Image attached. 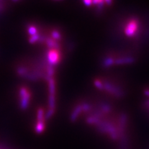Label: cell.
<instances>
[{
    "mask_svg": "<svg viewBox=\"0 0 149 149\" xmlns=\"http://www.w3.org/2000/svg\"><path fill=\"white\" fill-rule=\"evenodd\" d=\"M20 106L22 109H26L29 104L31 99V93L26 86H22L19 89Z\"/></svg>",
    "mask_w": 149,
    "mask_h": 149,
    "instance_id": "cell-1",
    "label": "cell"
},
{
    "mask_svg": "<svg viewBox=\"0 0 149 149\" xmlns=\"http://www.w3.org/2000/svg\"><path fill=\"white\" fill-rule=\"evenodd\" d=\"M48 62L49 65L53 66L58 64L60 60V55L59 50L55 49H50L47 54Z\"/></svg>",
    "mask_w": 149,
    "mask_h": 149,
    "instance_id": "cell-2",
    "label": "cell"
},
{
    "mask_svg": "<svg viewBox=\"0 0 149 149\" xmlns=\"http://www.w3.org/2000/svg\"><path fill=\"white\" fill-rule=\"evenodd\" d=\"M138 22L136 20H129L125 27V34L128 36H133L138 30Z\"/></svg>",
    "mask_w": 149,
    "mask_h": 149,
    "instance_id": "cell-3",
    "label": "cell"
},
{
    "mask_svg": "<svg viewBox=\"0 0 149 149\" xmlns=\"http://www.w3.org/2000/svg\"><path fill=\"white\" fill-rule=\"evenodd\" d=\"M45 128V125L44 121H37L35 127V131L37 134H40L44 132Z\"/></svg>",
    "mask_w": 149,
    "mask_h": 149,
    "instance_id": "cell-4",
    "label": "cell"
},
{
    "mask_svg": "<svg viewBox=\"0 0 149 149\" xmlns=\"http://www.w3.org/2000/svg\"><path fill=\"white\" fill-rule=\"evenodd\" d=\"M45 41H46L47 45L49 48L57 49L58 45H57V42H56L55 40H54L53 39L47 38L46 39Z\"/></svg>",
    "mask_w": 149,
    "mask_h": 149,
    "instance_id": "cell-5",
    "label": "cell"
},
{
    "mask_svg": "<svg viewBox=\"0 0 149 149\" xmlns=\"http://www.w3.org/2000/svg\"><path fill=\"white\" fill-rule=\"evenodd\" d=\"M37 121H44L45 120V114L44 110L42 108H39L37 113Z\"/></svg>",
    "mask_w": 149,
    "mask_h": 149,
    "instance_id": "cell-6",
    "label": "cell"
},
{
    "mask_svg": "<svg viewBox=\"0 0 149 149\" xmlns=\"http://www.w3.org/2000/svg\"><path fill=\"white\" fill-rule=\"evenodd\" d=\"M28 34H29L31 36H34L37 34V28L34 26H30L27 29Z\"/></svg>",
    "mask_w": 149,
    "mask_h": 149,
    "instance_id": "cell-7",
    "label": "cell"
},
{
    "mask_svg": "<svg viewBox=\"0 0 149 149\" xmlns=\"http://www.w3.org/2000/svg\"><path fill=\"white\" fill-rule=\"evenodd\" d=\"M51 36L52 37V39L55 40H58L61 38V35L60 33L57 31H53L51 33Z\"/></svg>",
    "mask_w": 149,
    "mask_h": 149,
    "instance_id": "cell-8",
    "label": "cell"
},
{
    "mask_svg": "<svg viewBox=\"0 0 149 149\" xmlns=\"http://www.w3.org/2000/svg\"><path fill=\"white\" fill-rule=\"evenodd\" d=\"M39 40H40V36L38 34H37L36 35L31 36V37L29 39V41L31 44H34L35 42H37Z\"/></svg>",
    "mask_w": 149,
    "mask_h": 149,
    "instance_id": "cell-9",
    "label": "cell"
}]
</instances>
